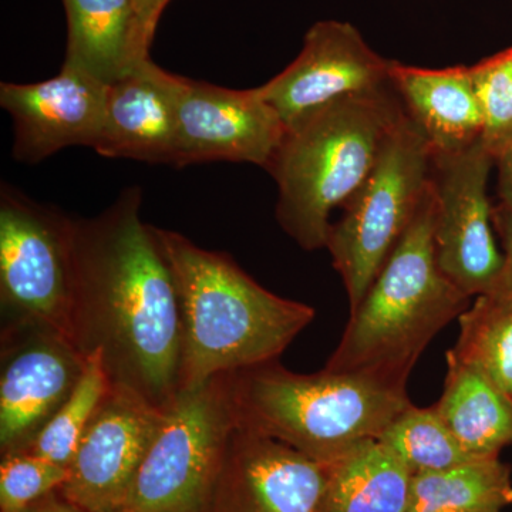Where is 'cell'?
<instances>
[{
  "label": "cell",
  "mask_w": 512,
  "mask_h": 512,
  "mask_svg": "<svg viewBox=\"0 0 512 512\" xmlns=\"http://www.w3.org/2000/svg\"><path fill=\"white\" fill-rule=\"evenodd\" d=\"M141 202L131 187L97 217L74 218L70 340L84 356L101 353L111 384L165 410L180 392L183 326L173 272Z\"/></svg>",
  "instance_id": "1"
},
{
  "label": "cell",
  "mask_w": 512,
  "mask_h": 512,
  "mask_svg": "<svg viewBox=\"0 0 512 512\" xmlns=\"http://www.w3.org/2000/svg\"><path fill=\"white\" fill-rule=\"evenodd\" d=\"M153 231L180 301V390L279 360L315 319L312 306L268 291L228 254L198 247L180 232Z\"/></svg>",
  "instance_id": "2"
},
{
  "label": "cell",
  "mask_w": 512,
  "mask_h": 512,
  "mask_svg": "<svg viewBox=\"0 0 512 512\" xmlns=\"http://www.w3.org/2000/svg\"><path fill=\"white\" fill-rule=\"evenodd\" d=\"M403 114L390 86L333 101L286 127L266 171L278 187L276 220L299 247L326 248L330 215L365 183Z\"/></svg>",
  "instance_id": "3"
},
{
  "label": "cell",
  "mask_w": 512,
  "mask_h": 512,
  "mask_svg": "<svg viewBox=\"0 0 512 512\" xmlns=\"http://www.w3.org/2000/svg\"><path fill=\"white\" fill-rule=\"evenodd\" d=\"M235 426L325 464L380 434L412 406L407 384L366 372L312 375L279 363L228 373Z\"/></svg>",
  "instance_id": "4"
},
{
  "label": "cell",
  "mask_w": 512,
  "mask_h": 512,
  "mask_svg": "<svg viewBox=\"0 0 512 512\" xmlns=\"http://www.w3.org/2000/svg\"><path fill=\"white\" fill-rule=\"evenodd\" d=\"M433 185L384 262L325 369L366 372L406 383L431 340L466 312L470 298L451 284L434 248Z\"/></svg>",
  "instance_id": "5"
},
{
  "label": "cell",
  "mask_w": 512,
  "mask_h": 512,
  "mask_svg": "<svg viewBox=\"0 0 512 512\" xmlns=\"http://www.w3.org/2000/svg\"><path fill=\"white\" fill-rule=\"evenodd\" d=\"M433 154L412 120L403 114L382 154L342 218L330 225L326 248L355 311L397 242L413 221L431 183Z\"/></svg>",
  "instance_id": "6"
},
{
  "label": "cell",
  "mask_w": 512,
  "mask_h": 512,
  "mask_svg": "<svg viewBox=\"0 0 512 512\" xmlns=\"http://www.w3.org/2000/svg\"><path fill=\"white\" fill-rule=\"evenodd\" d=\"M234 429L228 373L180 390L117 512H210Z\"/></svg>",
  "instance_id": "7"
},
{
  "label": "cell",
  "mask_w": 512,
  "mask_h": 512,
  "mask_svg": "<svg viewBox=\"0 0 512 512\" xmlns=\"http://www.w3.org/2000/svg\"><path fill=\"white\" fill-rule=\"evenodd\" d=\"M74 218L3 183L0 190L2 328L45 325L70 339Z\"/></svg>",
  "instance_id": "8"
},
{
  "label": "cell",
  "mask_w": 512,
  "mask_h": 512,
  "mask_svg": "<svg viewBox=\"0 0 512 512\" xmlns=\"http://www.w3.org/2000/svg\"><path fill=\"white\" fill-rule=\"evenodd\" d=\"M493 167L494 157L483 140L461 153L433 157L437 264L468 298L487 295L503 266V252L495 244L493 232L494 207L487 191Z\"/></svg>",
  "instance_id": "9"
},
{
  "label": "cell",
  "mask_w": 512,
  "mask_h": 512,
  "mask_svg": "<svg viewBox=\"0 0 512 512\" xmlns=\"http://www.w3.org/2000/svg\"><path fill=\"white\" fill-rule=\"evenodd\" d=\"M174 167L231 161L268 168L286 126L261 89L235 90L175 74Z\"/></svg>",
  "instance_id": "10"
},
{
  "label": "cell",
  "mask_w": 512,
  "mask_h": 512,
  "mask_svg": "<svg viewBox=\"0 0 512 512\" xmlns=\"http://www.w3.org/2000/svg\"><path fill=\"white\" fill-rule=\"evenodd\" d=\"M86 356L45 325L2 328L0 454L26 453L69 399Z\"/></svg>",
  "instance_id": "11"
},
{
  "label": "cell",
  "mask_w": 512,
  "mask_h": 512,
  "mask_svg": "<svg viewBox=\"0 0 512 512\" xmlns=\"http://www.w3.org/2000/svg\"><path fill=\"white\" fill-rule=\"evenodd\" d=\"M163 416V409L134 390L110 383L59 494L86 512L119 511Z\"/></svg>",
  "instance_id": "12"
},
{
  "label": "cell",
  "mask_w": 512,
  "mask_h": 512,
  "mask_svg": "<svg viewBox=\"0 0 512 512\" xmlns=\"http://www.w3.org/2000/svg\"><path fill=\"white\" fill-rule=\"evenodd\" d=\"M390 66L352 23L320 20L306 32L298 57L259 89L288 127L333 101L387 89Z\"/></svg>",
  "instance_id": "13"
},
{
  "label": "cell",
  "mask_w": 512,
  "mask_h": 512,
  "mask_svg": "<svg viewBox=\"0 0 512 512\" xmlns=\"http://www.w3.org/2000/svg\"><path fill=\"white\" fill-rule=\"evenodd\" d=\"M107 86L63 63L39 83L0 84V106L13 121V158L37 164L69 147H96L106 114Z\"/></svg>",
  "instance_id": "14"
},
{
  "label": "cell",
  "mask_w": 512,
  "mask_h": 512,
  "mask_svg": "<svg viewBox=\"0 0 512 512\" xmlns=\"http://www.w3.org/2000/svg\"><path fill=\"white\" fill-rule=\"evenodd\" d=\"M325 464L235 426L210 512H318Z\"/></svg>",
  "instance_id": "15"
},
{
  "label": "cell",
  "mask_w": 512,
  "mask_h": 512,
  "mask_svg": "<svg viewBox=\"0 0 512 512\" xmlns=\"http://www.w3.org/2000/svg\"><path fill=\"white\" fill-rule=\"evenodd\" d=\"M174 82L175 74L148 59L110 83L103 130L94 151L106 158L173 165Z\"/></svg>",
  "instance_id": "16"
},
{
  "label": "cell",
  "mask_w": 512,
  "mask_h": 512,
  "mask_svg": "<svg viewBox=\"0 0 512 512\" xmlns=\"http://www.w3.org/2000/svg\"><path fill=\"white\" fill-rule=\"evenodd\" d=\"M390 82L433 157L461 153L483 138V110L470 66L423 69L392 60Z\"/></svg>",
  "instance_id": "17"
},
{
  "label": "cell",
  "mask_w": 512,
  "mask_h": 512,
  "mask_svg": "<svg viewBox=\"0 0 512 512\" xmlns=\"http://www.w3.org/2000/svg\"><path fill=\"white\" fill-rule=\"evenodd\" d=\"M325 470L318 512H409L413 471L379 440L359 441Z\"/></svg>",
  "instance_id": "18"
},
{
  "label": "cell",
  "mask_w": 512,
  "mask_h": 512,
  "mask_svg": "<svg viewBox=\"0 0 512 512\" xmlns=\"http://www.w3.org/2000/svg\"><path fill=\"white\" fill-rule=\"evenodd\" d=\"M443 394L433 404L441 421L467 453L500 457L512 444V403L478 367L448 350Z\"/></svg>",
  "instance_id": "19"
},
{
  "label": "cell",
  "mask_w": 512,
  "mask_h": 512,
  "mask_svg": "<svg viewBox=\"0 0 512 512\" xmlns=\"http://www.w3.org/2000/svg\"><path fill=\"white\" fill-rule=\"evenodd\" d=\"M64 62L110 84L131 69L134 0H63Z\"/></svg>",
  "instance_id": "20"
},
{
  "label": "cell",
  "mask_w": 512,
  "mask_h": 512,
  "mask_svg": "<svg viewBox=\"0 0 512 512\" xmlns=\"http://www.w3.org/2000/svg\"><path fill=\"white\" fill-rule=\"evenodd\" d=\"M508 505H512L511 467L500 457L476 458L413 476L409 512L501 511Z\"/></svg>",
  "instance_id": "21"
},
{
  "label": "cell",
  "mask_w": 512,
  "mask_h": 512,
  "mask_svg": "<svg viewBox=\"0 0 512 512\" xmlns=\"http://www.w3.org/2000/svg\"><path fill=\"white\" fill-rule=\"evenodd\" d=\"M458 325L460 335L450 352L478 367L512 403V303L477 296Z\"/></svg>",
  "instance_id": "22"
},
{
  "label": "cell",
  "mask_w": 512,
  "mask_h": 512,
  "mask_svg": "<svg viewBox=\"0 0 512 512\" xmlns=\"http://www.w3.org/2000/svg\"><path fill=\"white\" fill-rule=\"evenodd\" d=\"M376 440L389 447L413 474L434 473L476 460L458 443L434 406L423 409L412 404Z\"/></svg>",
  "instance_id": "23"
},
{
  "label": "cell",
  "mask_w": 512,
  "mask_h": 512,
  "mask_svg": "<svg viewBox=\"0 0 512 512\" xmlns=\"http://www.w3.org/2000/svg\"><path fill=\"white\" fill-rule=\"evenodd\" d=\"M109 387V375L104 369L101 353L87 355L79 383L26 453L69 468L83 433L99 409L101 400L109 392Z\"/></svg>",
  "instance_id": "24"
},
{
  "label": "cell",
  "mask_w": 512,
  "mask_h": 512,
  "mask_svg": "<svg viewBox=\"0 0 512 512\" xmlns=\"http://www.w3.org/2000/svg\"><path fill=\"white\" fill-rule=\"evenodd\" d=\"M470 67L483 110L481 140L494 157L512 137V46Z\"/></svg>",
  "instance_id": "25"
},
{
  "label": "cell",
  "mask_w": 512,
  "mask_h": 512,
  "mask_svg": "<svg viewBox=\"0 0 512 512\" xmlns=\"http://www.w3.org/2000/svg\"><path fill=\"white\" fill-rule=\"evenodd\" d=\"M69 468L30 453L2 456L0 463V512H25L59 490Z\"/></svg>",
  "instance_id": "26"
},
{
  "label": "cell",
  "mask_w": 512,
  "mask_h": 512,
  "mask_svg": "<svg viewBox=\"0 0 512 512\" xmlns=\"http://www.w3.org/2000/svg\"><path fill=\"white\" fill-rule=\"evenodd\" d=\"M171 0H134L133 35H131V67L151 59L158 22Z\"/></svg>",
  "instance_id": "27"
},
{
  "label": "cell",
  "mask_w": 512,
  "mask_h": 512,
  "mask_svg": "<svg viewBox=\"0 0 512 512\" xmlns=\"http://www.w3.org/2000/svg\"><path fill=\"white\" fill-rule=\"evenodd\" d=\"M493 221L503 241V266L493 289L487 295L500 302L512 303V211L494 207Z\"/></svg>",
  "instance_id": "28"
},
{
  "label": "cell",
  "mask_w": 512,
  "mask_h": 512,
  "mask_svg": "<svg viewBox=\"0 0 512 512\" xmlns=\"http://www.w3.org/2000/svg\"><path fill=\"white\" fill-rule=\"evenodd\" d=\"M494 167L498 173V205L495 208L512 211V137L495 154Z\"/></svg>",
  "instance_id": "29"
},
{
  "label": "cell",
  "mask_w": 512,
  "mask_h": 512,
  "mask_svg": "<svg viewBox=\"0 0 512 512\" xmlns=\"http://www.w3.org/2000/svg\"><path fill=\"white\" fill-rule=\"evenodd\" d=\"M25 512H86L80 510L76 505L70 504L69 501L64 500L59 491L47 495V497L40 500L39 503L30 507Z\"/></svg>",
  "instance_id": "30"
},
{
  "label": "cell",
  "mask_w": 512,
  "mask_h": 512,
  "mask_svg": "<svg viewBox=\"0 0 512 512\" xmlns=\"http://www.w3.org/2000/svg\"><path fill=\"white\" fill-rule=\"evenodd\" d=\"M468 512H501L500 510H493V511H468Z\"/></svg>",
  "instance_id": "31"
}]
</instances>
